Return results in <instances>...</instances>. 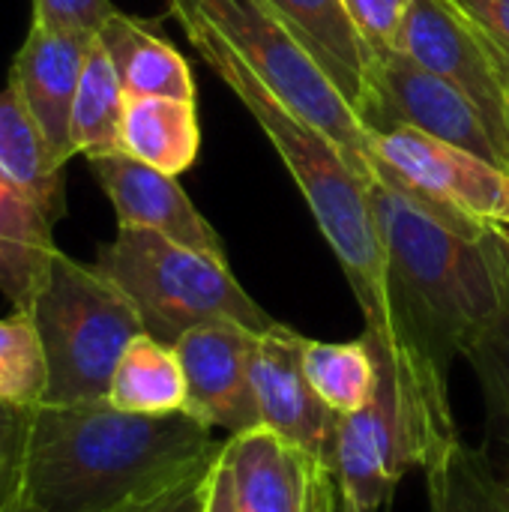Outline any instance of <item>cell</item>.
I'll list each match as a JSON object with an SVG mask.
<instances>
[{
  "instance_id": "1",
  "label": "cell",
  "mask_w": 509,
  "mask_h": 512,
  "mask_svg": "<svg viewBox=\"0 0 509 512\" xmlns=\"http://www.w3.org/2000/svg\"><path fill=\"white\" fill-rule=\"evenodd\" d=\"M222 453L186 411L126 414L108 399L33 408L24 504L36 512H129L168 495Z\"/></svg>"
},
{
  "instance_id": "2",
  "label": "cell",
  "mask_w": 509,
  "mask_h": 512,
  "mask_svg": "<svg viewBox=\"0 0 509 512\" xmlns=\"http://www.w3.org/2000/svg\"><path fill=\"white\" fill-rule=\"evenodd\" d=\"M402 315L450 369L509 306V258L486 234H468L387 183L369 186Z\"/></svg>"
},
{
  "instance_id": "3",
  "label": "cell",
  "mask_w": 509,
  "mask_h": 512,
  "mask_svg": "<svg viewBox=\"0 0 509 512\" xmlns=\"http://www.w3.org/2000/svg\"><path fill=\"white\" fill-rule=\"evenodd\" d=\"M93 267L126 294L144 333L165 345L213 321H240L258 333L276 324L231 276L228 261L147 228H117Z\"/></svg>"
},
{
  "instance_id": "4",
  "label": "cell",
  "mask_w": 509,
  "mask_h": 512,
  "mask_svg": "<svg viewBox=\"0 0 509 512\" xmlns=\"http://www.w3.org/2000/svg\"><path fill=\"white\" fill-rule=\"evenodd\" d=\"M30 318L48 360V396L42 405L108 399L123 351L144 333L126 294L93 264H78L63 252L54 255Z\"/></svg>"
},
{
  "instance_id": "5",
  "label": "cell",
  "mask_w": 509,
  "mask_h": 512,
  "mask_svg": "<svg viewBox=\"0 0 509 512\" xmlns=\"http://www.w3.org/2000/svg\"><path fill=\"white\" fill-rule=\"evenodd\" d=\"M195 9L231 42L252 72L303 120L318 126L372 186L381 180L375 132L345 102L315 57L294 39L267 0H192Z\"/></svg>"
},
{
  "instance_id": "6",
  "label": "cell",
  "mask_w": 509,
  "mask_h": 512,
  "mask_svg": "<svg viewBox=\"0 0 509 512\" xmlns=\"http://www.w3.org/2000/svg\"><path fill=\"white\" fill-rule=\"evenodd\" d=\"M375 153L387 186L468 234H486L489 222L509 219V174L483 156L411 126L378 132Z\"/></svg>"
},
{
  "instance_id": "7",
  "label": "cell",
  "mask_w": 509,
  "mask_h": 512,
  "mask_svg": "<svg viewBox=\"0 0 509 512\" xmlns=\"http://www.w3.org/2000/svg\"><path fill=\"white\" fill-rule=\"evenodd\" d=\"M396 51L453 84L483 117L509 168V54L453 0H411Z\"/></svg>"
},
{
  "instance_id": "8",
  "label": "cell",
  "mask_w": 509,
  "mask_h": 512,
  "mask_svg": "<svg viewBox=\"0 0 509 512\" xmlns=\"http://www.w3.org/2000/svg\"><path fill=\"white\" fill-rule=\"evenodd\" d=\"M426 453L402 408L396 384L378 366V387L366 408L339 417L333 474L342 498L366 512L390 507L399 480L423 468Z\"/></svg>"
},
{
  "instance_id": "9",
  "label": "cell",
  "mask_w": 509,
  "mask_h": 512,
  "mask_svg": "<svg viewBox=\"0 0 509 512\" xmlns=\"http://www.w3.org/2000/svg\"><path fill=\"white\" fill-rule=\"evenodd\" d=\"M363 123L375 135L396 126H411L474 156H483L486 162L501 165L507 171L477 108L453 84L423 69L402 51L375 60L372 93Z\"/></svg>"
},
{
  "instance_id": "10",
  "label": "cell",
  "mask_w": 509,
  "mask_h": 512,
  "mask_svg": "<svg viewBox=\"0 0 509 512\" xmlns=\"http://www.w3.org/2000/svg\"><path fill=\"white\" fill-rule=\"evenodd\" d=\"M303 348L306 336L279 321L258 333L252 357L258 417L261 426L333 471L339 414H333L312 390L303 372Z\"/></svg>"
},
{
  "instance_id": "11",
  "label": "cell",
  "mask_w": 509,
  "mask_h": 512,
  "mask_svg": "<svg viewBox=\"0 0 509 512\" xmlns=\"http://www.w3.org/2000/svg\"><path fill=\"white\" fill-rule=\"evenodd\" d=\"M258 330L240 321H213L189 330L174 348L186 375V414L228 435L261 426L252 357Z\"/></svg>"
},
{
  "instance_id": "12",
  "label": "cell",
  "mask_w": 509,
  "mask_h": 512,
  "mask_svg": "<svg viewBox=\"0 0 509 512\" xmlns=\"http://www.w3.org/2000/svg\"><path fill=\"white\" fill-rule=\"evenodd\" d=\"M87 165L117 213V228H147L180 246L225 261L219 234L189 201L177 177L150 168L123 150L87 159Z\"/></svg>"
},
{
  "instance_id": "13",
  "label": "cell",
  "mask_w": 509,
  "mask_h": 512,
  "mask_svg": "<svg viewBox=\"0 0 509 512\" xmlns=\"http://www.w3.org/2000/svg\"><path fill=\"white\" fill-rule=\"evenodd\" d=\"M96 33L75 27H42L30 21L27 39L9 66V87L24 99L33 120L42 126L54 153L69 162L72 147V105L78 81Z\"/></svg>"
},
{
  "instance_id": "14",
  "label": "cell",
  "mask_w": 509,
  "mask_h": 512,
  "mask_svg": "<svg viewBox=\"0 0 509 512\" xmlns=\"http://www.w3.org/2000/svg\"><path fill=\"white\" fill-rule=\"evenodd\" d=\"M294 39L315 57L345 102L363 117L372 93L375 57L351 24L342 0H267Z\"/></svg>"
},
{
  "instance_id": "15",
  "label": "cell",
  "mask_w": 509,
  "mask_h": 512,
  "mask_svg": "<svg viewBox=\"0 0 509 512\" xmlns=\"http://www.w3.org/2000/svg\"><path fill=\"white\" fill-rule=\"evenodd\" d=\"M222 459L246 512H306L312 459L267 426L222 441Z\"/></svg>"
},
{
  "instance_id": "16",
  "label": "cell",
  "mask_w": 509,
  "mask_h": 512,
  "mask_svg": "<svg viewBox=\"0 0 509 512\" xmlns=\"http://www.w3.org/2000/svg\"><path fill=\"white\" fill-rule=\"evenodd\" d=\"M126 96H174L195 102V78L186 57L147 21L114 9L96 30Z\"/></svg>"
},
{
  "instance_id": "17",
  "label": "cell",
  "mask_w": 509,
  "mask_h": 512,
  "mask_svg": "<svg viewBox=\"0 0 509 512\" xmlns=\"http://www.w3.org/2000/svg\"><path fill=\"white\" fill-rule=\"evenodd\" d=\"M51 228L54 219L0 177V294L15 312H30L60 252Z\"/></svg>"
},
{
  "instance_id": "18",
  "label": "cell",
  "mask_w": 509,
  "mask_h": 512,
  "mask_svg": "<svg viewBox=\"0 0 509 512\" xmlns=\"http://www.w3.org/2000/svg\"><path fill=\"white\" fill-rule=\"evenodd\" d=\"M0 177L30 195L54 222L66 213V162L9 84L0 90Z\"/></svg>"
},
{
  "instance_id": "19",
  "label": "cell",
  "mask_w": 509,
  "mask_h": 512,
  "mask_svg": "<svg viewBox=\"0 0 509 512\" xmlns=\"http://www.w3.org/2000/svg\"><path fill=\"white\" fill-rule=\"evenodd\" d=\"M120 150L171 177L183 174L201 150L195 102L174 96H126Z\"/></svg>"
},
{
  "instance_id": "20",
  "label": "cell",
  "mask_w": 509,
  "mask_h": 512,
  "mask_svg": "<svg viewBox=\"0 0 509 512\" xmlns=\"http://www.w3.org/2000/svg\"><path fill=\"white\" fill-rule=\"evenodd\" d=\"M429 512H509V480L489 453L459 438L435 450L426 465Z\"/></svg>"
},
{
  "instance_id": "21",
  "label": "cell",
  "mask_w": 509,
  "mask_h": 512,
  "mask_svg": "<svg viewBox=\"0 0 509 512\" xmlns=\"http://www.w3.org/2000/svg\"><path fill=\"white\" fill-rule=\"evenodd\" d=\"M108 402L126 414L150 417L186 411V375L177 348L147 333L135 336L114 369Z\"/></svg>"
},
{
  "instance_id": "22",
  "label": "cell",
  "mask_w": 509,
  "mask_h": 512,
  "mask_svg": "<svg viewBox=\"0 0 509 512\" xmlns=\"http://www.w3.org/2000/svg\"><path fill=\"white\" fill-rule=\"evenodd\" d=\"M123 111H126V90L120 84V75L102 42L93 39L72 105L75 156L81 153L84 159H96V156L120 153Z\"/></svg>"
},
{
  "instance_id": "23",
  "label": "cell",
  "mask_w": 509,
  "mask_h": 512,
  "mask_svg": "<svg viewBox=\"0 0 509 512\" xmlns=\"http://www.w3.org/2000/svg\"><path fill=\"white\" fill-rule=\"evenodd\" d=\"M303 372L318 399L339 417L366 408L378 387V357L366 336L354 342L306 339Z\"/></svg>"
},
{
  "instance_id": "24",
  "label": "cell",
  "mask_w": 509,
  "mask_h": 512,
  "mask_svg": "<svg viewBox=\"0 0 509 512\" xmlns=\"http://www.w3.org/2000/svg\"><path fill=\"white\" fill-rule=\"evenodd\" d=\"M48 396V360L30 312L0 318V402L39 408Z\"/></svg>"
},
{
  "instance_id": "25",
  "label": "cell",
  "mask_w": 509,
  "mask_h": 512,
  "mask_svg": "<svg viewBox=\"0 0 509 512\" xmlns=\"http://www.w3.org/2000/svg\"><path fill=\"white\" fill-rule=\"evenodd\" d=\"M483 393L489 435L509 450V306L465 354Z\"/></svg>"
},
{
  "instance_id": "26",
  "label": "cell",
  "mask_w": 509,
  "mask_h": 512,
  "mask_svg": "<svg viewBox=\"0 0 509 512\" xmlns=\"http://www.w3.org/2000/svg\"><path fill=\"white\" fill-rule=\"evenodd\" d=\"M30 426L33 408L0 402V512H18L24 504Z\"/></svg>"
},
{
  "instance_id": "27",
  "label": "cell",
  "mask_w": 509,
  "mask_h": 512,
  "mask_svg": "<svg viewBox=\"0 0 509 512\" xmlns=\"http://www.w3.org/2000/svg\"><path fill=\"white\" fill-rule=\"evenodd\" d=\"M411 0H342L351 24L357 27L360 39L372 51L375 60H384L396 51L399 27Z\"/></svg>"
},
{
  "instance_id": "28",
  "label": "cell",
  "mask_w": 509,
  "mask_h": 512,
  "mask_svg": "<svg viewBox=\"0 0 509 512\" xmlns=\"http://www.w3.org/2000/svg\"><path fill=\"white\" fill-rule=\"evenodd\" d=\"M30 6H33V24L51 30L75 27L90 33H96L117 9L111 0H30Z\"/></svg>"
},
{
  "instance_id": "29",
  "label": "cell",
  "mask_w": 509,
  "mask_h": 512,
  "mask_svg": "<svg viewBox=\"0 0 509 512\" xmlns=\"http://www.w3.org/2000/svg\"><path fill=\"white\" fill-rule=\"evenodd\" d=\"M213 465H216V462H213ZM213 465H210V468H213ZM210 468L192 474L189 480H183L180 486H174L168 495L156 498L153 504H144V507H135V510L129 512H204Z\"/></svg>"
},
{
  "instance_id": "30",
  "label": "cell",
  "mask_w": 509,
  "mask_h": 512,
  "mask_svg": "<svg viewBox=\"0 0 509 512\" xmlns=\"http://www.w3.org/2000/svg\"><path fill=\"white\" fill-rule=\"evenodd\" d=\"M465 9L483 30H489L509 54V0H453Z\"/></svg>"
},
{
  "instance_id": "31",
  "label": "cell",
  "mask_w": 509,
  "mask_h": 512,
  "mask_svg": "<svg viewBox=\"0 0 509 512\" xmlns=\"http://www.w3.org/2000/svg\"><path fill=\"white\" fill-rule=\"evenodd\" d=\"M306 512H342V489L336 483V474L327 465L312 462Z\"/></svg>"
},
{
  "instance_id": "32",
  "label": "cell",
  "mask_w": 509,
  "mask_h": 512,
  "mask_svg": "<svg viewBox=\"0 0 509 512\" xmlns=\"http://www.w3.org/2000/svg\"><path fill=\"white\" fill-rule=\"evenodd\" d=\"M204 512H246L237 501V492H234V480H231V471L219 453L216 465L210 468V477H207V504Z\"/></svg>"
},
{
  "instance_id": "33",
  "label": "cell",
  "mask_w": 509,
  "mask_h": 512,
  "mask_svg": "<svg viewBox=\"0 0 509 512\" xmlns=\"http://www.w3.org/2000/svg\"><path fill=\"white\" fill-rule=\"evenodd\" d=\"M489 231H492V237L501 243V249L507 252L509 258V219H495V222H489Z\"/></svg>"
},
{
  "instance_id": "34",
  "label": "cell",
  "mask_w": 509,
  "mask_h": 512,
  "mask_svg": "<svg viewBox=\"0 0 509 512\" xmlns=\"http://www.w3.org/2000/svg\"><path fill=\"white\" fill-rule=\"evenodd\" d=\"M342 512H366V510H360L357 504H351L348 498H342Z\"/></svg>"
},
{
  "instance_id": "35",
  "label": "cell",
  "mask_w": 509,
  "mask_h": 512,
  "mask_svg": "<svg viewBox=\"0 0 509 512\" xmlns=\"http://www.w3.org/2000/svg\"><path fill=\"white\" fill-rule=\"evenodd\" d=\"M18 512H36V510H30L27 504H21V507H18Z\"/></svg>"
},
{
  "instance_id": "36",
  "label": "cell",
  "mask_w": 509,
  "mask_h": 512,
  "mask_svg": "<svg viewBox=\"0 0 509 512\" xmlns=\"http://www.w3.org/2000/svg\"><path fill=\"white\" fill-rule=\"evenodd\" d=\"M507 174H509V168H507Z\"/></svg>"
},
{
  "instance_id": "37",
  "label": "cell",
  "mask_w": 509,
  "mask_h": 512,
  "mask_svg": "<svg viewBox=\"0 0 509 512\" xmlns=\"http://www.w3.org/2000/svg\"><path fill=\"white\" fill-rule=\"evenodd\" d=\"M507 480H509V474H507Z\"/></svg>"
}]
</instances>
